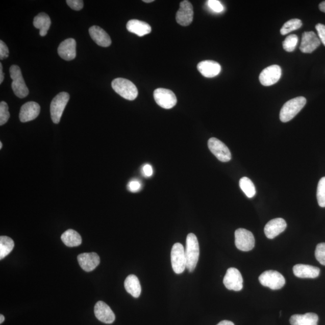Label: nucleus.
<instances>
[{
	"mask_svg": "<svg viewBox=\"0 0 325 325\" xmlns=\"http://www.w3.org/2000/svg\"><path fill=\"white\" fill-rule=\"evenodd\" d=\"M69 100V95L67 92L59 93L53 98L50 105V113L54 123H59Z\"/></svg>",
	"mask_w": 325,
	"mask_h": 325,
	"instance_id": "nucleus-5",
	"label": "nucleus"
},
{
	"mask_svg": "<svg viewBox=\"0 0 325 325\" xmlns=\"http://www.w3.org/2000/svg\"><path fill=\"white\" fill-rule=\"evenodd\" d=\"M89 34L93 41L97 45L103 47H108L112 43L110 37L102 28L98 26H93L89 30Z\"/></svg>",
	"mask_w": 325,
	"mask_h": 325,
	"instance_id": "nucleus-21",
	"label": "nucleus"
},
{
	"mask_svg": "<svg viewBox=\"0 0 325 325\" xmlns=\"http://www.w3.org/2000/svg\"><path fill=\"white\" fill-rule=\"evenodd\" d=\"M40 111L41 107L38 103L33 102L27 103L20 110L19 119L22 122L31 121L39 116Z\"/></svg>",
	"mask_w": 325,
	"mask_h": 325,
	"instance_id": "nucleus-17",
	"label": "nucleus"
},
{
	"mask_svg": "<svg viewBox=\"0 0 325 325\" xmlns=\"http://www.w3.org/2000/svg\"><path fill=\"white\" fill-rule=\"evenodd\" d=\"M153 2H154V0H143V2H145V3H152Z\"/></svg>",
	"mask_w": 325,
	"mask_h": 325,
	"instance_id": "nucleus-45",
	"label": "nucleus"
},
{
	"mask_svg": "<svg viewBox=\"0 0 325 325\" xmlns=\"http://www.w3.org/2000/svg\"><path fill=\"white\" fill-rule=\"evenodd\" d=\"M58 54L60 58L63 60L70 61L74 59L76 57V41L75 39L69 38L60 43L58 49Z\"/></svg>",
	"mask_w": 325,
	"mask_h": 325,
	"instance_id": "nucleus-19",
	"label": "nucleus"
},
{
	"mask_svg": "<svg viewBox=\"0 0 325 325\" xmlns=\"http://www.w3.org/2000/svg\"><path fill=\"white\" fill-rule=\"evenodd\" d=\"M239 185L240 189L249 198H252L256 194V187L248 178L244 177L240 180Z\"/></svg>",
	"mask_w": 325,
	"mask_h": 325,
	"instance_id": "nucleus-29",
	"label": "nucleus"
},
{
	"mask_svg": "<svg viewBox=\"0 0 325 325\" xmlns=\"http://www.w3.org/2000/svg\"><path fill=\"white\" fill-rule=\"evenodd\" d=\"M112 86L118 94L126 99L135 100L138 96V90L136 86L129 80L116 79L113 80Z\"/></svg>",
	"mask_w": 325,
	"mask_h": 325,
	"instance_id": "nucleus-3",
	"label": "nucleus"
},
{
	"mask_svg": "<svg viewBox=\"0 0 325 325\" xmlns=\"http://www.w3.org/2000/svg\"><path fill=\"white\" fill-rule=\"evenodd\" d=\"M10 118L9 107L5 102L0 103V126L5 124Z\"/></svg>",
	"mask_w": 325,
	"mask_h": 325,
	"instance_id": "nucleus-33",
	"label": "nucleus"
},
{
	"mask_svg": "<svg viewBox=\"0 0 325 325\" xmlns=\"http://www.w3.org/2000/svg\"><path fill=\"white\" fill-rule=\"evenodd\" d=\"M10 76L12 80V88L15 95L19 98H24L29 95V90L23 78L21 69L17 65H12L9 69Z\"/></svg>",
	"mask_w": 325,
	"mask_h": 325,
	"instance_id": "nucleus-4",
	"label": "nucleus"
},
{
	"mask_svg": "<svg viewBox=\"0 0 325 325\" xmlns=\"http://www.w3.org/2000/svg\"><path fill=\"white\" fill-rule=\"evenodd\" d=\"M125 289L127 292L135 298H138L141 294L142 288L140 281L135 274H130L127 277L124 282Z\"/></svg>",
	"mask_w": 325,
	"mask_h": 325,
	"instance_id": "nucleus-26",
	"label": "nucleus"
},
{
	"mask_svg": "<svg viewBox=\"0 0 325 325\" xmlns=\"http://www.w3.org/2000/svg\"><path fill=\"white\" fill-rule=\"evenodd\" d=\"M94 313L97 319L106 324H111L115 320V315L111 308L103 301L95 304Z\"/></svg>",
	"mask_w": 325,
	"mask_h": 325,
	"instance_id": "nucleus-14",
	"label": "nucleus"
},
{
	"mask_svg": "<svg viewBox=\"0 0 325 325\" xmlns=\"http://www.w3.org/2000/svg\"><path fill=\"white\" fill-rule=\"evenodd\" d=\"M197 69L203 76L207 78H213L218 76L221 71L219 63L213 60H204L197 65Z\"/></svg>",
	"mask_w": 325,
	"mask_h": 325,
	"instance_id": "nucleus-20",
	"label": "nucleus"
},
{
	"mask_svg": "<svg viewBox=\"0 0 325 325\" xmlns=\"http://www.w3.org/2000/svg\"><path fill=\"white\" fill-rule=\"evenodd\" d=\"M317 199L319 206L325 207V177L321 178L318 183Z\"/></svg>",
	"mask_w": 325,
	"mask_h": 325,
	"instance_id": "nucleus-31",
	"label": "nucleus"
},
{
	"mask_svg": "<svg viewBox=\"0 0 325 325\" xmlns=\"http://www.w3.org/2000/svg\"><path fill=\"white\" fill-rule=\"evenodd\" d=\"M243 278L239 270L234 267L227 270L223 278V284L227 289L236 291H240L243 289Z\"/></svg>",
	"mask_w": 325,
	"mask_h": 325,
	"instance_id": "nucleus-11",
	"label": "nucleus"
},
{
	"mask_svg": "<svg viewBox=\"0 0 325 325\" xmlns=\"http://www.w3.org/2000/svg\"><path fill=\"white\" fill-rule=\"evenodd\" d=\"M307 99L303 96L296 97L284 104L280 111V118L281 122H287L295 117L305 105Z\"/></svg>",
	"mask_w": 325,
	"mask_h": 325,
	"instance_id": "nucleus-2",
	"label": "nucleus"
},
{
	"mask_svg": "<svg viewBox=\"0 0 325 325\" xmlns=\"http://www.w3.org/2000/svg\"><path fill=\"white\" fill-rule=\"evenodd\" d=\"M5 320V316H3V314L0 315V324H2L3 322H4Z\"/></svg>",
	"mask_w": 325,
	"mask_h": 325,
	"instance_id": "nucleus-44",
	"label": "nucleus"
},
{
	"mask_svg": "<svg viewBox=\"0 0 325 325\" xmlns=\"http://www.w3.org/2000/svg\"><path fill=\"white\" fill-rule=\"evenodd\" d=\"M63 243L68 247L79 246L82 243L81 236L73 230H68L61 236Z\"/></svg>",
	"mask_w": 325,
	"mask_h": 325,
	"instance_id": "nucleus-27",
	"label": "nucleus"
},
{
	"mask_svg": "<svg viewBox=\"0 0 325 325\" xmlns=\"http://www.w3.org/2000/svg\"><path fill=\"white\" fill-rule=\"evenodd\" d=\"M319 7L320 11L322 12L325 13V1L321 2Z\"/></svg>",
	"mask_w": 325,
	"mask_h": 325,
	"instance_id": "nucleus-43",
	"label": "nucleus"
},
{
	"mask_svg": "<svg viewBox=\"0 0 325 325\" xmlns=\"http://www.w3.org/2000/svg\"><path fill=\"white\" fill-rule=\"evenodd\" d=\"M127 29L140 37L148 35L152 32V28L148 23L137 19H132L127 22Z\"/></svg>",
	"mask_w": 325,
	"mask_h": 325,
	"instance_id": "nucleus-23",
	"label": "nucleus"
},
{
	"mask_svg": "<svg viewBox=\"0 0 325 325\" xmlns=\"http://www.w3.org/2000/svg\"><path fill=\"white\" fill-rule=\"evenodd\" d=\"M299 39L296 35L287 36L283 43V48L287 52H292L295 49Z\"/></svg>",
	"mask_w": 325,
	"mask_h": 325,
	"instance_id": "nucleus-32",
	"label": "nucleus"
},
{
	"mask_svg": "<svg viewBox=\"0 0 325 325\" xmlns=\"http://www.w3.org/2000/svg\"><path fill=\"white\" fill-rule=\"evenodd\" d=\"M154 98L156 103L165 109L173 108L177 105V97L172 90L159 88L154 90Z\"/></svg>",
	"mask_w": 325,
	"mask_h": 325,
	"instance_id": "nucleus-8",
	"label": "nucleus"
},
{
	"mask_svg": "<svg viewBox=\"0 0 325 325\" xmlns=\"http://www.w3.org/2000/svg\"><path fill=\"white\" fill-rule=\"evenodd\" d=\"M217 325H234V324L232 322V321H231L223 320L222 321H220V322H219Z\"/></svg>",
	"mask_w": 325,
	"mask_h": 325,
	"instance_id": "nucleus-42",
	"label": "nucleus"
},
{
	"mask_svg": "<svg viewBox=\"0 0 325 325\" xmlns=\"http://www.w3.org/2000/svg\"><path fill=\"white\" fill-rule=\"evenodd\" d=\"M2 146H3L2 142H0V149L2 148Z\"/></svg>",
	"mask_w": 325,
	"mask_h": 325,
	"instance_id": "nucleus-46",
	"label": "nucleus"
},
{
	"mask_svg": "<svg viewBox=\"0 0 325 325\" xmlns=\"http://www.w3.org/2000/svg\"><path fill=\"white\" fill-rule=\"evenodd\" d=\"M67 5L75 11H79L83 8L84 2L82 0H67Z\"/></svg>",
	"mask_w": 325,
	"mask_h": 325,
	"instance_id": "nucleus-36",
	"label": "nucleus"
},
{
	"mask_svg": "<svg viewBox=\"0 0 325 325\" xmlns=\"http://www.w3.org/2000/svg\"><path fill=\"white\" fill-rule=\"evenodd\" d=\"M207 5L214 12L220 13L223 11V6L217 0H209L207 2Z\"/></svg>",
	"mask_w": 325,
	"mask_h": 325,
	"instance_id": "nucleus-35",
	"label": "nucleus"
},
{
	"mask_svg": "<svg viewBox=\"0 0 325 325\" xmlns=\"http://www.w3.org/2000/svg\"><path fill=\"white\" fill-rule=\"evenodd\" d=\"M235 244L238 249L242 251H249L255 246V238L251 231L243 229H237L235 231Z\"/></svg>",
	"mask_w": 325,
	"mask_h": 325,
	"instance_id": "nucleus-9",
	"label": "nucleus"
},
{
	"mask_svg": "<svg viewBox=\"0 0 325 325\" xmlns=\"http://www.w3.org/2000/svg\"><path fill=\"white\" fill-rule=\"evenodd\" d=\"M193 19V6L189 1L184 0L180 3V9L176 15L177 22L181 26H188Z\"/></svg>",
	"mask_w": 325,
	"mask_h": 325,
	"instance_id": "nucleus-13",
	"label": "nucleus"
},
{
	"mask_svg": "<svg viewBox=\"0 0 325 325\" xmlns=\"http://www.w3.org/2000/svg\"><path fill=\"white\" fill-rule=\"evenodd\" d=\"M303 22L299 19H292L288 21L282 27L280 30L281 34L286 35L301 28Z\"/></svg>",
	"mask_w": 325,
	"mask_h": 325,
	"instance_id": "nucleus-30",
	"label": "nucleus"
},
{
	"mask_svg": "<svg viewBox=\"0 0 325 325\" xmlns=\"http://www.w3.org/2000/svg\"><path fill=\"white\" fill-rule=\"evenodd\" d=\"M170 257L174 272L177 274L182 273L186 268L185 250L182 244L177 243L173 244Z\"/></svg>",
	"mask_w": 325,
	"mask_h": 325,
	"instance_id": "nucleus-7",
	"label": "nucleus"
},
{
	"mask_svg": "<svg viewBox=\"0 0 325 325\" xmlns=\"http://www.w3.org/2000/svg\"><path fill=\"white\" fill-rule=\"evenodd\" d=\"M77 259L82 269L88 272L95 269L100 263L99 257L95 253L80 254Z\"/></svg>",
	"mask_w": 325,
	"mask_h": 325,
	"instance_id": "nucleus-16",
	"label": "nucleus"
},
{
	"mask_svg": "<svg viewBox=\"0 0 325 325\" xmlns=\"http://www.w3.org/2000/svg\"><path fill=\"white\" fill-rule=\"evenodd\" d=\"M142 172L143 175L145 177H149L152 176L153 174V167L149 164H146V165L143 166Z\"/></svg>",
	"mask_w": 325,
	"mask_h": 325,
	"instance_id": "nucleus-40",
	"label": "nucleus"
},
{
	"mask_svg": "<svg viewBox=\"0 0 325 325\" xmlns=\"http://www.w3.org/2000/svg\"><path fill=\"white\" fill-rule=\"evenodd\" d=\"M319 317L313 313L305 314H294L290 317L291 325H317Z\"/></svg>",
	"mask_w": 325,
	"mask_h": 325,
	"instance_id": "nucleus-24",
	"label": "nucleus"
},
{
	"mask_svg": "<svg viewBox=\"0 0 325 325\" xmlns=\"http://www.w3.org/2000/svg\"><path fill=\"white\" fill-rule=\"evenodd\" d=\"M315 256L321 264L325 266V243L317 244L315 251Z\"/></svg>",
	"mask_w": 325,
	"mask_h": 325,
	"instance_id": "nucleus-34",
	"label": "nucleus"
},
{
	"mask_svg": "<svg viewBox=\"0 0 325 325\" xmlns=\"http://www.w3.org/2000/svg\"><path fill=\"white\" fill-rule=\"evenodd\" d=\"M293 271L294 276L300 278H316L320 272L319 268L302 264L294 266Z\"/></svg>",
	"mask_w": 325,
	"mask_h": 325,
	"instance_id": "nucleus-22",
	"label": "nucleus"
},
{
	"mask_svg": "<svg viewBox=\"0 0 325 325\" xmlns=\"http://www.w3.org/2000/svg\"><path fill=\"white\" fill-rule=\"evenodd\" d=\"M287 228V223L282 218L273 219L268 222L264 227V233L269 239H273L284 232Z\"/></svg>",
	"mask_w": 325,
	"mask_h": 325,
	"instance_id": "nucleus-18",
	"label": "nucleus"
},
{
	"mask_svg": "<svg viewBox=\"0 0 325 325\" xmlns=\"http://www.w3.org/2000/svg\"><path fill=\"white\" fill-rule=\"evenodd\" d=\"M5 79V74L3 72V65L0 63V83H2Z\"/></svg>",
	"mask_w": 325,
	"mask_h": 325,
	"instance_id": "nucleus-41",
	"label": "nucleus"
},
{
	"mask_svg": "<svg viewBox=\"0 0 325 325\" xmlns=\"http://www.w3.org/2000/svg\"><path fill=\"white\" fill-rule=\"evenodd\" d=\"M14 247V242L8 236L0 237V260H3L11 253Z\"/></svg>",
	"mask_w": 325,
	"mask_h": 325,
	"instance_id": "nucleus-28",
	"label": "nucleus"
},
{
	"mask_svg": "<svg viewBox=\"0 0 325 325\" xmlns=\"http://www.w3.org/2000/svg\"><path fill=\"white\" fill-rule=\"evenodd\" d=\"M259 281L264 287L272 290H279L286 283L284 277L276 270H267L259 277Z\"/></svg>",
	"mask_w": 325,
	"mask_h": 325,
	"instance_id": "nucleus-6",
	"label": "nucleus"
},
{
	"mask_svg": "<svg viewBox=\"0 0 325 325\" xmlns=\"http://www.w3.org/2000/svg\"><path fill=\"white\" fill-rule=\"evenodd\" d=\"M320 41L314 32H306L302 37L300 50L304 53H311L320 45Z\"/></svg>",
	"mask_w": 325,
	"mask_h": 325,
	"instance_id": "nucleus-15",
	"label": "nucleus"
},
{
	"mask_svg": "<svg viewBox=\"0 0 325 325\" xmlns=\"http://www.w3.org/2000/svg\"><path fill=\"white\" fill-rule=\"evenodd\" d=\"M281 73L282 71L280 66L273 65L268 66L261 72L260 82L264 86H272L279 81Z\"/></svg>",
	"mask_w": 325,
	"mask_h": 325,
	"instance_id": "nucleus-12",
	"label": "nucleus"
},
{
	"mask_svg": "<svg viewBox=\"0 0 325 325\" xmlns=\"http://www.w3.org/2000/svg\"><path fill=\"white\" fill-rule=\"evenodd\" d=\"M9 48L3 41H0V59L4 60L8 58Z\"/></svg>",
	"mask_w": 325,
	"mask_h": 325,
	"instance_id": "nucleus-39",
	"label": "nucleus"
},
{
	"mask_svg": "<svg viewBox=\"0 0 325 325\" xmlns=\"http://www.w3.org/2000/svg\"><path fill=\"white\" fill-rule=\"evenodd\" d=\"M208 146L214 156L222 162H228L231 159V154L230 149L220 140L212 137L208 141Z\"/></svg>",
	"mask_w": 325,
	"mask_h": 325,
	"instance_id": "nucleus-10",
	"label": "nucleus"
},
{
	"mask_svg": "<svg viewBox=\"0 0 325 325\" xmlns=\"http://www.w3.org/2000/svg\"><path fill=\"white\" fill-rule=\"evenodd\" d=\"M51 24V19L45 13H39L33 20V26L35 28L39 29V34L42 37L47 35Z\"/></svg>",
	"mask_w": 325,
	"mask_h": 325,
	"instance_id": "nucleus-25",
	"label": "nucleus"
},
{
	"mask_svg": "<svg viewBox=\"0 0 325 325\" xmlns=\"http://www.w3.org/2000/svg\"><path fill=\"white\" fill-rule=\"evenodd\" d=\"M318 36L321 42L325 46V26L322 24H318L316 26Z\"/></svg>",
	"mask_w": 325,
	"mask_h": 325,
	"instance_id": "nucleus-37",
	"label": "nucleus"
},
{
	"mask_svg": "<svg viewBox=\"0 0 325 325\" xmlns=\"http://www.w3.org/2000/svg\"><path fill=\"white\" fill-rule=\"evenodd\" d=\"M141 183L138 180H132L129 183L128 189L130 192H138L141 189Z\"/></svg>",
	"mask_w": 325,
	"mask_h": 325,
	"instance_id": "nucleus-38",
	"label": "nucleus"
},
{
	"mask_svg": "<svg viewBox=\"0 0 325 325\" xmlns=\"http://www.w3.org/2000/svg\"><path fill=\"white\" fill-rule=\"evenodd\" d=\"M185 254L186 268L189 272H192L195 269L199 257L198 240L193 233L189 234L187 237Z\"/></svg>",
	"mask_w": 325,
	"mask_h": 325,
	"instance_id": "nucleus-1",
	"label": "nucleus"
}]
</instances>
